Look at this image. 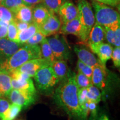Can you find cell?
<instances>
[{"instance_id": "1", "label": "cell", "mask_w": 120, "mask_h": 120, "mask_svg": "<svg viewBox=\"0 0 120 120\" xmlns=\"http://www.w3.org/2000/svg\"><path fill=\"white\" fill-rule=\"evenodd\" d=\"M76 73L70 76L61 82L55 90L53 98L56 104L64 109L70 118L75 120H85L78 100V87L75 79Z\"/></svg>"}, {"instance_id": "2", "label": "cell", "mask_w": 120, "mask_h": 120, "mask_svg": "<svg viewBox=\"0 0 120 120\" xmlns=\"http://www.w3.org/2000/svg\"><path fill=\"white\" fill-rule=\"evenodd\" d=\"M42 57L38 45H22L6 60L0 64V71L10 73L30 60Z\"/></svg>"}, {"instance_id": "3", "label": "cell", "mask_w": 120, "mask_h": 120, "mask_svg": "<svg viewBox=\"0 0 120 120\" xmlns=\"http://www.w3.org/2000/svg\"><path fill=\"white\" fill-rule=\"evenodd\" d=\"M92 5L96 22L103 28L120 23V13L116 10L97 1H93Z\"/></svg>"}, {"instance_id": "4", "label": "cell", "mask_w": 120, "mask_h": 120, "mask_svg": "<svg viewBox=\"0 0 120 120\" xmlns=\"http://www.w3.org/2000/svg\"><path fill=\"white\" fill-rule=\"evenodd\" d=\"M78 10L82 25L81 35L79 39L82 42L87 43L90 31L95 23L94 15L91 5L86 0H79Z\"/></svg>"}, {"instance_id": "5", "label": "cell", "mask_w": 120, "mask_h": 120, "mask_svg": "<svg viewBox=\"0 0 120 120\" xmlns=\"http://www.w3.org/2000/svg\"><path fill=\"white\" fill-rule=\"evenodd\" d=\"M34 78L37 88L41 92L52 91L60 82L50 64L45 66L38 70Z\"/></svg>"}, {"instance_id": "6", "label": "cell", "mask_w": 120, "mask_h": 120, "mask_svg": "<svg viewBox=\"0 0 120 120\" xmlns=\"http://www.w3.org/2000/svg\"><path fill=\"white\" fill-rule=\"evenodd\" d=\"M46 38L56 60L66 61L68 59L70 55V49L64 36L56 34L53 37Z\"/></svg>"}, {"instance_id": "7", "label": "cell", "mask_w": 120, "mask_h": 120, "mask_svg": "<svg viewBox=\"0 0 120 120\" xmlns=\"http://www.w3.org/2000/svg\"><path fill=\"white\" fill-rule=\"evenodd\" d=\"M7 97L12 103L19 105L22 109L34 103L36 100V94L15 88H12Z\"/></svg>"}, {"instance_id": "8", "label": "cell", "mask_w": 120, "mask_h": 120, "mask_svg": "<svg viewBox=\"0 0 120 120\" xmlns=\"http://www.w3.org/2000/svg\"><path fill=\"white\" fill-rule=\"evenodd\" d=\"M109 81V71L106 66L99 61L98 64L93 67L92 83L94 86L102 91H105L107 87Z\"/></svg>"}, {"instance_id": "9", "label": "cell", "mask_w": 120, "mask_h": 120, "mask_svg": "<svg viewBox=\"0 0 120 120\" xmlns=\"http://www.w3.org/2000/svg\"><path fill=\"white\" fill-rule=\"evenodd\" d=\"M105 39L104 28L96 22L90 31L87 42L88 46L94 53H95L99 45L103 42Z\"/></svg>"}, {"instance_id": "10", "label": "cell", "mask_w": 120, "mask_h": 120, "mask_svg": "<svg viewBox=\"0 0 120 120\" xmlns=\"http://www.w3.org/2000/svg\"><path fill=\"white\" fill-rule=\"evenodd\" d=\"M61 27V22L60 19L54 13H51L40 26H39V31L45 36L55 34L60 31Z\"/></svg>"}, {"instance_id": "11", "label": "cell", "mask_w": 120, "mask_h": 120, "mask_svg": "<svg viewBox=\"0 0 120 120\" xmlns=\"http://www.w3.org/2000/svg\"><path fill=\"white\" fill-rule=\"evenodd\" d=\"M51 64L42 57L34 58L30 60L16 69L17 71L27 74L31 77H34L38 70L42 67Z\"/></svg>"}, {"instance_id": "12", "label": "cell", "mask_w": 120, "mask_h": 120, "mask_svg": "<svg viewBox=\"0 0 120 120\" xmlns=\"http://www.w3.org/2000/svg\"><path fill=\"white\" fill-rule=\"evenodd\" d=\"M22 45L7 38H0V64L11 56Z\"/></svg>"}, {"instance_id": "13", "label": "cell", "mask_w": 120, "mask_h": 120, "mask_svg": "<svg viewBox=\"0 0 120 120\" xmlns=\"http://www.w3.org/2000/svg\"><path fill=\"white\" fill-rule=\"evenodd\" d=\"M63 23L75 19L79 15L78 7L71 2H65L60 7L57 12Z\"/></svg>"}, {"instance_id": "14", "label": "cell", "mask_w": 120, "mask_h": 120, "mask_svg": "<svg viewBox=\"0 0 120 120\" xmlns=\"http://www.w3.org/2000/svg\"><path fill=\"white\" fill-rule=\"evenodd\" d=\"M82 25L79 15L70 21L63 23L60 30V33L63 34H73L79 38L81 35Z\"/></svg>"}, {"instance_id": "15", "label": "cell", "mask_w": 120, "mask_h": 120, "mask_svg": "<svg viewBox=\"0 0 120 120\" xmlns=\"http://www.w3.org/2000/svg\"><path fill=\"white\" fill-rule=\"evenodd\" d=\"M50 65L60 82L66 79L71 73L65 60H55Z\"/></svg>"}, {"instance_id": "16", "label": "cell", "mask_w": 120, "mask_h": 120, "mask_svg": "<svg viewBox=\"0 0 120 120\" xmlns=\"http://www.w3.org/2000/svg\"><path fill=\"white\" fill-rule=\"evenodd\" d=\"M74 51L79 60L90 67H94L99 62L94 53L85 48L75 46Z\"/></svg>"}, {"instance_id": "17", "label": "cell", "mask_w": 120, "mask_h": 120, "mask_svg": "<svg viewBox=\"0 0 120 120\" xmlns=\"http://www.w3.org/2000/svg\"><path fill=\"white\" fill-rule=\"evenodd\" d=\"M105 38L109 44L115 47L120 46V23L104 28Z\"/></svg>"}, {"instance_id": "18", "label": "cell", "mask_w": 120, "mask_h": 120, "mask_svg": "<svg viewBox=\"0 0 120 120\" xmlns=\"http://www.w3.org/2000/svg\"><path fill=\"white\" fill-rule=\"evenodd\" d=\"M49 10L43 4H37L32 8L33 23L38 27L44 22L51 15Z\"/></svg>"}, {"instance_id": "19", "label": "cell", "mask_w": 120, "mask_h": 120, "mask_svg": "<svg viewBox=\"0 0 120 120\" xmlns=\"http://www.w3.org/2000/svg\"><path fill=\"white\" fill-rule=\"evenodd\" d=\"M11 85L12 88L36 94V90L31 77L27 79L19 80L11 79Z\"/></svg>"}, {"instance_id": "20", "label": "cell", "mask_w": 120, "mask_h": 120, "mask_svg": "<svg viewBox=\"0 0 120 120\" xmlns=\"http://www.w3.org/2000/svg\"><path fill=\"white\" fill-rule=\"evenodd\" d=\"M113 48L109 43H102L99 45L95 53L97 54L98 57V61L100 63L106 66V62L111 57Z\"/></svg>"}, {"instance_id": "21", "label": "cell", "mask_w": 120, "mask_h": 120, "mask_svg": "<svg viewBox=\"0 0 120 120\" xmlns=\"http://www.w3.org/2000/svg\"><path fill=\"white\" fill-rule=\"evenodd\" d=\"M32 8L33 7L26 5L21 7L14 13L15 19L19 21L32 23L33 22Z\"/></svg>"}, {"instance_id": "22", "label": "cell", "mask_w": 120, "mask_h": 120, "mask_svg": "<svg viewBox=\"0 0 120 120\" xmlns=\"http://www.w3.org/2000/svg\"><path fill=\"white\" fill-rule=\"evenodd\" d=\"M12 88L10 75L8 73L0 71V97H7Z\"/></svg>"}, {"instance_id": "23", "label": "cell", "mask_w": 120, "mask_h": 120, "mask_svg": "<svg viewBox=\"0 0 120 120\" xmlns=\"http://www.w3.org/2000/svg\"><path fill=\"white\" fill-rule=\"evenodd\" d=\"M39 31V27L36 24L32 23L28 26L26 29L19 32V42L25 44L28 39L31 38L34 34Z\"/></svg>"}, {"instance_id": "24", "label": "cell", "mask_w": 120, "mask_h": 120, "mask_svg": "<svg viewBox=\"0 0 120 120\" xmlns=\"http://www.w3.org/2000/svg\"><path fill=\"white\" fill-rule=\"evenodd\" d=\"M40 44H41L40 49H41L42 57L48 61L49 64H51L54 62L56 60V58L54 56L51 48L48 42L47 38H45L40 43Z\"/></svg>"}, {"instance_id": "25", "label": "cell", "mask_w": 120, "mask_h": 120, "mask_svg": "<svg viewBox=\"0 0 120 120\" xmlns=\"http://www.w3.org/2000/svg\"><path fill=\"white\" fill-rule=\"evenodd\" d=\"M22 109V106L12 103L1 120H13L20 113Z\"/></svg>"}, {"instance_id": "26", "label": "cell", "mask_w": 120, "mask_h": 120, "mask_svg": "<svg viewBox=\"0 0 120 120\" xmlns=\"http://www.w3.org/2000/svg\"><path fill=\"white\" fill-rule=\"evenodd\" d=\"M87 92V101L98 103L101 100V93L100 89L94 85L88 87Z\"/></svg>"}, {"instance_id": "27", "label": "cell", "mask_w": 120, "mask_h": 120, "mask_svg": "<svg viewBox=\"0 0 120 120\" xmlns=\"http://www.w3.org/2000/svg\"><path fill=\"white\" fill-rule=\"evenodd\" d=\"M0 4L11 10L13 14L21 7L24 5L28 6L23 0H3L2 2H0Z\"/></svg>"}, {"instance_id": "28", "label": "cell", "mask_w": 120, "mask_h": 120, "mask_svg": "<svg viewBox=\"0 0 120 120\" xmlns=\"http://www.w3.org/2000/svg\"><path fill=\"white\" fill-rule=\"evenodd\" d=\"M66 0H42L43 4L51 13H57L60 7Z\"/></svg>"}, {"instance_id": "29", "label": "cell", "mask_w": 120, "mask_h": 120, "mask_svg": "<svg viewBox=\"0 0 120 120\" xmlns=\"http://www.w3.org/2000/svg\"><path fill=\"white\" fill-rule=\"evenodd\" d=\"M7 38L12 41L19 42V30H18L15 19L9 23L7 26Z\"/></svg>"}, {"instance_id": "30", "label": "cell", "mask_w": 120, "mask_h": 120, "mask_svg": "<svg viewBox=\"0 0 120 120\" xmlns=\"http://www.w3.org/2000/svg\"><path fill=\"white\" fill-rule=\"evenodd\" d=\"M76 82L79 88H87L92 85V81L83 73L78 72L75 76Z\"/></svg>"}, {"instance_id": "31", "label": "cell", "mask_w": 120, "mask_h": 120, "mask_svg": "<svg viewBox=\"0 0 120 120\" xmlns=\"http://www.w3.org/2000/svg\"><path fill=\"white\" fill-rule=\"evenodd\" d=\"M14 19L15 16L12 12L0 4V20L10 22Z\"/></svg>"}, {"instance_id": "32", "label": "cell", "mask_w": 120, "mask_h": 120, "mask_svg": "<svg viewBox=\"0 0 120 120\" xmlns=\"http://www.w3.org/2000/svg\"><path fill=\"white\" fill-rule=\"evenodd\" d=\"M77 68L78 72H80L86 76L92 81V75L93 72V67L87 65L81 61H77Z\"/></svg>"}, {"instance_id": "33", "label": "cell", "mask_w": 120, "mask_h": 120, "mask_svg": "<svg viewBox=\"0 0 120 120\" xmlns=\"http://www.w3.org/2000/svg\"><path fill=\"white\" fill-rule=\"evenodd\" d=\"M46 38V36L42 33L38 31L36 34H34L31 38L28 39V40L25 44L28 45H38L44 39Z\"/></svg>"}, {"instance_id": "34", "label": "cell", "mask_w": 120, "mask_h": 120, "mask_svg": "<svg viewBox=\"0 0 120 120\" xmlns=\"http://www.w3.org/2000/svg\"><path fill=\"white\" fill-rule=\"evenodd\" d=\"M114 65L117 68H120V47H115L113 49L111 57Z\"/></svg>"}, {"instance_id": "35", "label": "cell", "mask_w": 120, "mask_h": 120, "mask_svg": "<svg viewBox=\"0 0 120 120\" xmlns=\"http://www.w3.org/2000/svg\"><path fill=\"white\" fill-rule=\"evenodd\" d=\"M98 103L94 102H88V107H89V113L90 117L88 120H94L98 115L97 112V106Z\"/></svg>"}, {"instance_id": "36", "label": "cell", "mask_w": 120, "mask_h": 120, "mask_svg": "<svg viewBox=\"0 0 120 120\" xmlns=\"http://www.w3.org/2000/svg\"><path fill=\"white\" fill-rule=\"evenodd\" d=\"M87 88H79L78 90V100H79V104L80 106L83 105L87 101Z\"/></svg>"}, {"instance_id": "37", "label": "cell", "mask_w": 120, "mask_h": 120, "mask_svg": "<svg viewBox=\"0 0 120 120\" xmlns=\"http://www.w3.org/2000/svg\"><path fill=\"white\" fill-rule=\"evenodd\" d=\"M10 105L11 104L7 100L2 98V97H0V120L8 109Z\"/></svg>"}, {"instance_id": "38", "label": "cell", "mask_w": 120, "mask_h": 120, "mask_svg": "<svg viewBox=\"0 0 120 120\" xmlns=\"http://www.w3.org/2000/svg\"><path fill=\"white\" fill-rule=\"evenodd\" d=\"M15 22L16 25V26H17V29L19 30V32L26 29V28L28 27V26L31 24V23H26V22L19 21L16 20V19H15Z\"/></svg>"}, {"instance_id": "39", "label": "cell", "mask_w": 120, "mask_h": 120, "mask_svg": "<svg viewBox=\"0 0 120 120\" xmlns=\"http://www.w3.org/2000/svg\"><path fill=\"white\" fill-rule=\"evenodd\" d=\"M7 27L4 26H0V38H7Z\"/></svg>"}, {"instance_id": "40", "label": "cell", "mask_w": 120, "mask_h": 120, "mask_svg": "<svg viewBox=\"0 0 120 120\" xmlns=\"http://www.w3.org/2000/svg\"><path fill=\"white\" fill-rule=\"evenodd\" d=\"M28 6L33 7V6L40 4L42 2V0H23Z\"/></svg>"}, {"instance_id": "41", "label": "cell", "mask_w": 120, "mask_h": 120, "mask_svg": "<svg viewBox=\"0 0 120 120\" xmlns=\"http://www.w3.org/2000/svg\"><path fill=\"white\" fill-rule=\"evenodd\" d=\"M94 120H109V119L106 114L104 113H101L98 114L97 117Z\"/></svg>"}, {"instance_id": "42", "label": "cell", "mask_w": 120, "mask_h": 120, "mask_svg": "<svg viewBox=\"0 0 120 120\" xmlns=\"http://www.w3.org/2000/svg\"><path fill=\"white\" fill-rule=\"evenodd\" d=\"M95 1L101 3V4H108V5H110L113 7H115V5H114L113 2H112L111 0H95Z\"/></svg>"}, {"instance_id": "43", "label": "cell", "mask_w": 120, "mask_h": 120, "mask_svg": "<svg viewBox=\"0 0 120 120\" xmlns=\"http://www.w3.org/2000/svg\"><path fill=\"white\" fill-rule=\"evenodd\" d=\"M9 23H10V22L0 20V26H4V27H7Z\"/></svg>"}, {"instance_id": "44", "label": "cell", "mask_w": 120, "mask_h": 120, "mask_svg": "<svg viewBox=\"0 0 120 120\" xmlns=\"http://www.w3.org/2000/svg\"><path fill=\"white\" fill-rule=\"evenodd\" d=\"M115 5V7H117L119 6L120 0H111Z\"/></svg>"}, {"instance_id": "45", "label": "cell", "mask_w": 120, "mask_h": 120, "mask_svg": "<svg viewBox=\"0 0 120 120\" xmlns=\"http://www.w3.org/2000/svg\"><path fill=\"white\" fill-rule=\"evenodd\" d=\"M2 1H3V0H0V2H2Z\"/></svg>"}]
</instances>
